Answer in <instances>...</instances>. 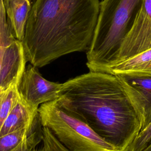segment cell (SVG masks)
Masks as SVG:
<instances>
[{
  "label": "cell",
  "mask_w": 151,
  "mask_h": 151,
  "mask_svg": "<svg viewBox=\"0 0 151 151\" xmlns=\"http://www.w3.org/2000/svg\"><path fill=\"white\" fill-rule=\"evenodd\" d=\"M99 0H32L22 44L26 61L45 66L92 42Z\"/></svg>",
  "instance_id": "1"
},
{
  "label": "cell",
  "mask_w": 151,
  "mask_h": 151,
  "mask_svg": "<svg viewBox=\"0 0 151 151\" xmlns=\"http://www.w3.org/2000/svg\"><path fill=\"white\" fill-rule=\"evenodd\" d=\"M117 151H126L141 130L139 117L117 77L89 71L63 83L55 100Z\"/></svg>",
  "instance_id": "2"
},
{
  "label": "cell",
  "mask_w": 151,
  "mask_h": 151,
  "mask_svg": "<svg viewBox=\"0 0 151 151\" xmlns=\"http://www.w3.org/2000/svg\"><path fill=\"white\" fill-rule=\"evenodd\" d=\"M143 0H102L86 65L90 71L116 61L121 45L131 29Z\"/></svg>",
  "instance_id": "3"
},
{
  "label": "cell",
  "mask_w": 151,
  "mask_h": 151,
  "mask_svg": "<svg viewBox=\"0 0 151 151\" xmlns=\"http://www.w3.org/2000/svg\"><path fill=\"white\" fill-rule=\"evenodd\" d=\"M38 114L43 127L48 128L70 151H117L55 100L40 105Z\"/></svg>",
  "instance_id": "4"
},
{
  "label": "cell",
  "mask_w": 151,
  "mask_h": 151,
  "mask_svg": "<svg viewBox=\"0 0 151 151\" xmlns=\"http://www.w3.org/2000/svg\"><path fill=\"white\" fill-rule=\"evenodd\" d=\"M63 83H57L44 78L29 64L24 70L17 86L19 97L32 107L38 109L42 104L57 99Z\"/></svg>",
  "instance_id": "5"
},
{
  "label": "cell",
  "mask_w": 151,
  "mask_h": 151,
  "mask_svg": "<svg viewBox=\"0 0 151 151\" xmlns=\"http://www.w3.org/2000/svg\"><path fill=\"white\" fill-rule=\"evenodd\" d=\"M150 48L151 0H143L134 22L124 38L114 63L135 57Z\"/></svg>",
  "instance_id": "6"
},
{
  "label": "cell",
  "mask_w": 151,
  "mask_h": 151,
  "mask_svg": "<svg viewBox=\"0 0 151 151\" xmlns=\"http://www.w3.org/2000/svg\"><path fill=\"white\" fill-rule=\"evenodd\" d=\"M115 76L136 111L142 130L151 120V76L136 73Z\"/></svg>",
  "instance_id": "7"
},
{
  "label": "cell",
  "mask_w": 151,
  "mask_h": 151,
  "mask_svg": "<svg viewBox=\"0 0 151 151\" xmlns=\"http://www.w3.org/2000/svg\"><path fill=\"white\" fill-rule=\"evenodd\" d=\"M37 115L38 109L28 105L19 96L1 128L0 137L19 130L30 128Z\"/></svg>",
  "instance_id": "8"
},
{
  "label": "cell",
  "mask_w": 151,
  "mask_h": 151,
  "mask_svg": "<svg viewBox=\"0 0 151 151\" xmlns=\"http://www.w3.org/2000/svg\"><path fill=\"white\" fill-rule=\"evenodd\" d=\"M32 0H3V5L12 33L15 38L22 42Z\"/></svg>",
  "instance_id": "9"
},
{
  "label": "cell",
  "mask_w": 151,
  "mask_h": 151,
  "mask_svg": "<svg viewBox=\"0 0 151 151\" xmlns=\"http://www.w3.org/2000/svg\"><path fill=\"white\" fill-rule=\"evenodd\" d=\"M97 72L114 75L123 73H136L151 76V48L126 60L105 66Z\"/></svg>",
  "instance_id": "10"
},
{
  "label": "cell",
  "mask_w": 151,
  "mask_h": 151,
  "mask_svg": "<svg viewBox=\"0 0 151 151\" xmlns=\"http://www.w3.org/2000/svg\"><path fill=\"white\" fill-rule=\"evenodd\" d=\"M19 80L14 81L7 88L0 91V130L19 96L17 86Z\"/></svg>",
  "instance_id": "11"
},
{
  "label": "cell",
  "mask_w": 151,
  "mask_h": 151,
  "mask_svg": "<svg viewBox=\"0 0 151 151\" xmlns=\"http://www.w3.org/2000/svg\"><path fill=\"white\" fill-rule=\"evenodd\" d=\"M32 126L1 137L0 151H11L21 145L27 139Z\"/></svg>",
  "instance_id": "12"
},
{
  "label": "cell",
  "mask_w": 151,
  "mask_h": 151,
  "mask_svg": "<svg viewBox=\"0 0 151 151\" xmlns=\"http://www.w3.org/2000/svg\"><path fill=\"white\" fill-rule=\"evenodd\" d=\"M151 145V120L140 131L126 151H143Z\"/></svg>",
  "instance_id": "13"
},
{
  "label": "cell",
  "mask_w": 151,
  "mask_h": 151,
  "mask_svg": "<svg viewBox=\"0 0 151 151\" xmlns=\"http://www.w3.org/2000/svg\"><path fill=\"white\" fill-rule=\"evenodd\" d=\"M42 151H70L64 146L47 127L42 128Z\"/></svg>",
  "instance_id": "14"
},
{
  "label": "cell",
  "mask_w": 151,
  "mask_h": 151,
  "mask_svg": "<svg viewBox=\"0 0 151 151\" xmlns=\"http://www.w3.org/2000/svg\"><path fill=\"white\" fill-rule=\"evenodd\" d=\"M38 114L37 116L34 120L32 128L30 130L27 139L21 145H19L18 146H17L16 148L11 151H34V147L38 144L40 139L42 140V133L40 135H37L40 133L38 132H35V127L37 123V120H38Z\"/></svg>",
  "instance_id": "15"
},
{
  "label": "cell",
  "mask_w": 151,
  "mask_h": 151,
  "mask_svg": "<svg viewBox=\"0 0 151 151\" xmlns=\"http://www.w3.org/2000/svg\"><path fill=\"white\" fill-rule=\"evenodd\" d=\"M34 151H35V150H34Z\"/></svg>",
  "instance_id": "16"
}]
</instances>
